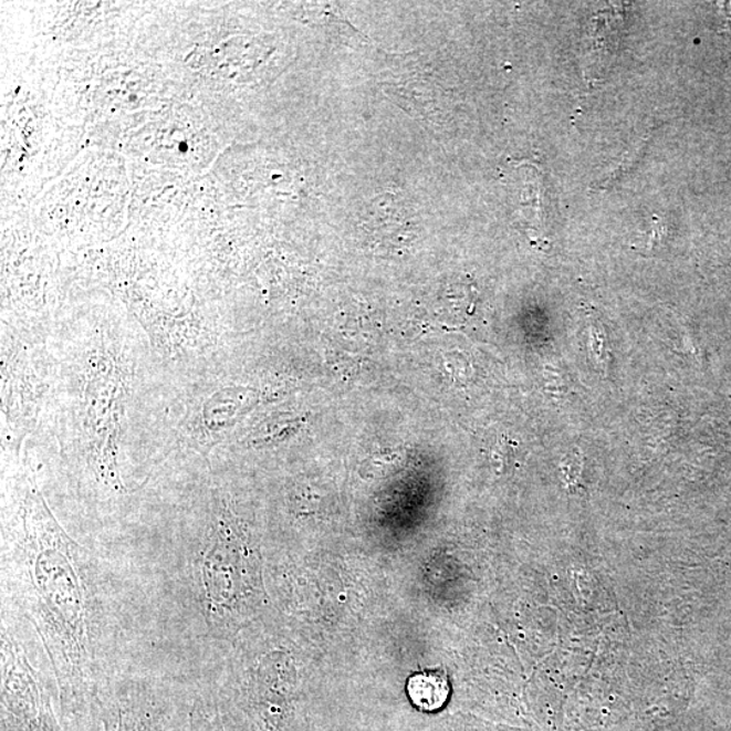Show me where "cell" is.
<instances>
[{
    "label": "cell",
    "mask_w": 731,
    "mask_h": 731,
    "mask_svg": "<svg viewBox=\"0 0 731 731\" xmlns=\"http://www.w3.org/2000/svg\"><path fill=\"white\" fill-rule=\"evenodd\" d=\"M2 615L25 620L65 702L98 700L130 648V591L123 573L65 533L33 477L17 483L2 535Z\"/></svg>",
    "instance_id": "cell-1"
},
{
    "label": "cell",
    "mask_w": 731,
    "mask_h": 731,
    "mask_svg": "<svg viewBox=\"0 0 731 731\" xmlns=\"http://www.w3.org/2000/svg\"><path fill=\"white\" fill-rule=\"evenodd\" d=\"M407 690L410 702L422 711L442 709L450 695L449 681L440 672H425L413 676L408 681Z\"/></svg>",
    "instance_id": "cell-3"
},
{
    "label": "cell",
    "mask_w": 731,
    "mask_h": 731,
    "mask_svg": "<svg viewBox=\"0 0 731 731\" xmlns=\"http://www.w3.org/2000/svg\"><path fill=\"white\" fill-rule=\"evenodd\" d=\"M246 549L239 525L219 492H209L196 535L171 560L175 595L189 612L209 656L233 631L246 595Z\"/></svg>",
    "instance_id": "cell-2"
}]
</instances>
